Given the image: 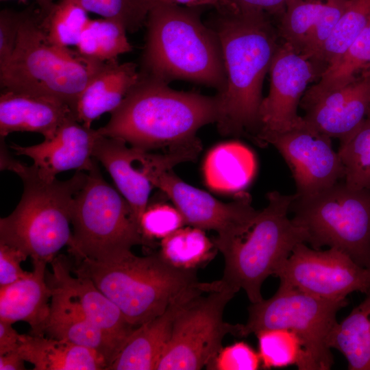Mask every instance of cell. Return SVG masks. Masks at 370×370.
I'll use <instances>...</instances> for the list:
<instances>
[{
  "mask_svg": "<svg viewBox=\"0 0 370 370\" xmlns=\"http://www.w3.org/2000/svg\"><path fill=\"white\" fill-rule=\"evenodd\" d=\"M235 10L264 12L278 17L284 11L287 0H230Z\"/></svg>",
  "mask_w": 370,
  "mask_h": 370,
  "instance_id": "41",
  "label": "cell"
},
{
  "mask_svg": "<svg viewBox=\"0 0 370 370\" xmlns=\"http://www.w3.org/2000/svg\"><path fill=\"white\" fill-rule=\"evenodd\" d=\"M369 24L370 0H348L332 34L312 62L325 70Z\"/></svg>",
  "mask_w": 370,
  "mask_h": 370,
  "instance_id": "32",
  "label": "cell"
},
{
  "mask_svg": "<svg viewBox=\"0 0 370 370\" xmlns=\"http://www.w3.org/2000/svg\"><path fill=\"white\" fill-rule=\"evenodd\" d=\"M337 152L346 184L370 190V111L354 132L340 140Z\"/></svg>",
  "mask_w": 370,
  "mask_h": 370,
  "instance_id": "33",
  "label": "cell"
},
{
  "mask_svg": "<svg viewBox=\"0 0 370 370\" xmlns=\"http://www.w3.org/2000/svg\"><path fill=\"white\" fill-rule=\"evenodd\" d=\"M290 211L312 248H337L370 269V190L340 181L311 197L295 198Z\"/></svg>",
  "mask_w": 370,
  "mask_h": 370,
  "instance_id": "9",
  "label": "cell"
},
{
  "mask_svg": "<svg viewBox=\"0 0 370 370\" xmlns=\"http://www.w3.org/2000/svg\"><path fill=\"white\" fill-rule=\"evenodd\" d=\"M96 160L73 205L69 252L75 260L108 262L147 245L131 206L104 179Z\"/></svg>",
  "mask_w": 370,
  "mask_h": 370,
  "instance_id": "8",
  "label": "cell"
},
{
  "mask_svg": "<svg viewBox=\"0 0 370 370\" xmlns=\"http://www.w3.org/2000/svg\"><path fill=\"white\" fill-rule=\"evenodd\" d=\"M160 1L184 7L201 8L204 6H212L217 12L223 13L235 11L230 0H158Z\"/></svg>",
  "mask_w": 370,
  "mask_h": 370,
  "instance_id": "43",
  "label": "cell"
},
{
  "mask_svg": "<svg viewBox=\"0 0 370 370\" xmlns=\"http://www.w3.org/2000/svg\"><path fill=\"white\" fill-rule=\"evenodd\" d=\"M27 256L18 249L0 243V287L14 282L26 275L21 266Z\"/></svg>",
  "mask_w": 370,
  "mask_h": 370,
  "instance_id": "40",
  "label": "cell"
},
{
  "mask_svg": "<svg viewBox=\"0 0 370 370\" xmlns=\"http://www.w3.org/2000/svg\"><path fill=\"white\" fill-rule=\"evenodd\" d=\"M271 18L259 11L217 12L208 25L219 38L226 77L224 90L217 93L216 123L223 136L248 134L255 140L260 131L263 82L280 44Z\"/></svg>",
  "mask_w": 370,
  "mask_h": 370,
  "instance_id": "1",
  "label": "cell"
},
{
  "mask_svg": "<svg viewBox=\"0 0 370 370\" xmlns=\"http://www.w3.org/2000/svg\"><path fill=\"white\" fill-rule=\"evenodd\" d=\"M256 162L253 153L236 141L220 143L207 154L203 167L207 186L217 192L236 193L253 180Z\"/></svg>",
  "mask_w": 370,
  "mask_h": 370,
  "instance_id": "26",
  "label": "cell"
},
{
  "mask_svg": "<svg viewBox=\"0 0 370 370\" xmlns=\"http://www.w3.org/2000/svg\"><path fill=\"white\" fill-rule=\"evenodd\" d=\"M323 1H330V0H323Z\"/></svg>",
  "mask_w": 370,
  "mask_h": 370,
  "instance_id": "46",
  "label": "cell"
},
{
  "mask_svg": "<svg viewBox=\"0 0 370 370\" xmlns=\"http://www.w3.org/2000/svg\"><path fill=\"white\" fill-rule=\"evenodd\" d=\"M323 71L287 43L280 44L269 69V92L260 104V129L255 140L260 134L287 131L304 122L298 115V106L307 86Z\"/></svg>",
  "mask_w": 370,
  "mask_h": 370,
  "instance_id": "15",
  "label": "cell"
},
{
  "mask_svg": "<svg viewBox=\"0 0 370 370\" xmlns=\"http://www.w3.org/2000/svg\"><path fill=\"white\" fill-rule=\"evenodd\" d=\"M16 174L23 193L13 212L0 220V243L18 249L32 261L51 263L71 244L74 199L87 173L76 171L66 180H47L34 164H22Z\"/></svg>",
  "mask_w": 370,
  "mask_h": 370,
  "instance_id": "6",
  "label": "cell"
},
{
  "mask_svg": "<svg viewBox=\"0 0 370 370\" xmlns=\"http://www.w3.org/2000/svg\"><path fill=\"white\" fill-rule=\"evenodd\" d=\"M261 363L258 352L249 345L241 341L222 347L207 367L217 370H256Z\"/></svg>",
  "mask_w": 370,
  "mask_h": 370,
  "instance_id": "38",
  "label": "cell"
},
{
  "mask_svg": "<svg viewBox=\"0 0 370 370\" xmlns=\"http://www.w3.org/2000/svg\"><path fill=\"white\" fill-rule=\"evenodd\" d=\"M186 224L184 219L174 206L155 204L147 206L140 220L141 232L146 239H163Z\"/></svg>",
  "mask_w": 370,
  "mask_h": 370,
  "instance_id": "37",
  "label": "cell"
},
{
  "mask_svg": "<svg viewBox=\"0 0 370 370\" xmlns=\"http://www.w3.org/2000/svg\"><path fill=\"white\" fill-rule=\"evenodd\" d=\"M140 77L138 65L106 62L92 77L77 101L75 118L87 127L106 112H112L121 103Z\"/></svg>",
  "mask_w": 370,
  "mask_h": 370,
  "instance_id": "23",
  "label": "cell"
},
{
  "mask_svg": "<svg viewBox=\"0 0 370 370\" xmlns=\"http://www.w3.org/2000/svg\"><path fill=\"white\" fill-rule=\"evenodd\" d=\"M50 264L53 284L60 288L81 314L113 342L118 352L136 328L91 280L73 276L64 256L58 255Z\"/></svg>",
  "mask_w": 370,
  "mask_h": 370,
  "instance_id": "18",
  "label": "cell"
},
{
  "mask_svg": "<svg viewBox=\"0 0 370 370\" xmlns=\"http://www.w3.org/2000/svg\"><path fill=\"white\" fill-rule=\"evenodd\" d=\"M304 122L316 131L341 140L354 132L370 111V75L301 106Z\"/></svg>",
  "mask_w": 370,
  "mask_h": 370,
  "instance_id": "19",
  "label": "cell"
},
{
  "mask_svg": "<svg viewBox=\"0 0 370 370\" xmlns=\"http://www.w3.org/2000/svg\"><path fill=\"white\" fill-rule=\"evenodd\" d=\"M12 323L0 320V355L18 350L22 334L12 327Z\"/></svg>",
  "mask_w": 370,
  "mask_h": 370,
  "instance_id": "42",
  "label": "cell"
},
{
  "mask_svg": "<svg viewBox=\"0 0 370 370\" xmlns=\"http://www.w3.org/2000/svg\"><path fill=\"white\" fill-rule=\"evenodd\" d=\"M25 360L18 350L0 355V370H23Z\"/></svg>",
  "mask_w": 370,
  "mask_h": 370,
  "instance_id": "44",
  "label": "cell"
},
{
  "mask_svg": "<svg viewBox=\"0 0 370 370\" xmlns=\"http://www.w3.org/2000/svg\"><path fill=\"white\" fill-rule=\"evenodd\" d=\"M267 205L243 222L219 233L213 242L225 261L221 280L251 303L263 299L261 287L275 275L295 247L306 243L304 231L288 216L295 195L267 194Z\"/></svg>",
  "mask_w": 370,
  "mask_h": 370,
  "instance_id": "4",
  "label": "cell"
},
{
  "mask_svg": "<svg viewBox=\"0 0 370 370\" xmlns=\"http://www.w3.org/2000/svg\"><path fill=\"white\" fill-rule=\"evenodd\" d=\"M100 135L98 130L84 126L72 116L52 138L28 147L12 143L10 148L16 155L32 159L40 175L52 180L62 171L90 170L96 160L94 147Z\"/></svg>",
  "mask_w": 370,
  "mask_h": 370,
  "instance_id": "16",
  "label": "cell"
},
{
  "mask_svg": "<svg viewBox=\"0 0 370 370\" xmlns=\"http://www.w3.org/2000/svg\"><path fill=\"white\" fill-rule=\"evenodd\" d=\"M18 351L34 370H101L108 365L93 349L44 335L22 334Z\"/></svg>",
  "mask_w": 370,
  "mask_h": 370,
  "instance_id": "24",
  "label": "cell"
},
{
  "mask_svg": "<svg viewBox=\"0 0 370 370\" xmlns=\"http://www.w3.org/2000/svg\"><path fill=\"white\" fill-rule=\"evenodd\" d=\"M75 116L64 101L49 95L1 89L0 94V136L15 132L42 134L52 138L59 127Z\"/></svg>",
  "mask_w": 370,
  "mask_h": 370,
  "instance_id": "20",
  "label": "cell"
},
{
  "mask_svg": "<svg viewBox=\"0 0 370 370\" xmlns=\"http://www.w3.org/2000/svg\"><path fill=\"white\" fill-rule=\"evenodd\" d=\"M280 283L328 299H341L355 291L370 293V269L343 251H321L297 244L277 271Z\"/></svg>",
  "mask_w": 370,
  "mask_h": 370,
  "instance_id": "12",
  "label": "cell"
},
{
  "mask_svg": "<svg viewBox=\"0 0 370 370\" xmlns=\"http://www.w3.org/2000/svg\"><path fill=\"white\" fill-rule=\"evenodd\" d=\"M214 248L204 230L190 226L181 227L162 239L160 254L176 268L195 270L213 257Z\"/></svg>",
  "mask_w": 370,
  "mask_h": 370,
  "instance_id": "31",
  "label": "cell"
},
{
  "mask_svg": "<svg viewBox=\"0 0 370 370\" xmlns=\"http://www.w3.org/2000/svg\"><path fill=\"white\" fill-rule=\"evenodd\" d=\"M214 282H199L173 301L158 316L136 327L108 364L110 370H153L171 336L181 309L197 296L209 291Z\"/></svg>",
  "mask_w": 370,
  "mask_h": 370,
  "instance_id": "17",
  "label": "cell"
},
{
  "mask_svg": "<svg viewBox=\"0 0 370 370\" xmlns=\"http://www.w3.org/2000/svg\"><path fill=\"white\" fill-rule=\"evenodd\" d=\"M88 12L121 23L127 32L134 33L146 24L156 0H78Z\"/></svg>",
  "mask_w": 370,
  "mask_h": 370,
  "instance_id": "36",
  "label": "cell"
},
{
  "mask_svg": "<svg viewBox=\"0 0 370 370\" xmlns=\"http://www.w3.org/2000/svg\"><path fill=\"white\" fill-rule=\"evenodd\" d=\"M328 7L329 1L323 0H287L278 17L279 36L301 54Z\"/></svg>",
  "mask_w": 370,
  "mask_h": 370,
  "instance_id": "30",
  "label": "cell"
},
{
  "mask_svg": "<svg viewBox=\"0 0 370 370\" xmlns=\"http://www.w3.org/2000/svg\"><path fill=\"white\" fill-rule=\"evenodd\" d=\"M370 75V24L322 73L319 82L310 86L300 106Z\"/></svg>",
  "mask_w": 370,
  "mask_h": 370,
  "instance_id": "27",
  "label": "cell"
},
{
  "mask_svg": "<svg viewBox=\"0 0 370 370\" xmlns=\"http://www.w3.org/2000/svg\"><path fill=\"white\" fill-rule=\"evenodd\" d=\"M258 354L264 369L282 368L295 365L301 370L304 346L292 330L283 328L261 330L256 332Z\"/></svg>",
  "mask_w": 370,
  "mask_h": 370,
  "instance_id": "35",
  "label": "cell"
},
{
  "mask_svg": "<svg viewBox=\"0 0 370 370\" xmlns=\"http://www.w3.org/2000/svg\"><path fill=\"white\" fill-rule=\"evenodd\" d=\"M347 304V298H320L280 282L271 298L249 306V317L243 325L241 336L267 329L292 330L304 346L301 370H328L334 363L329 336L337 323V312Z\"/></svg>",
  "mask_w": 370,
  "mask_h": 370,
  "instance_id": "10",
  "label": "cell"
},
{
  "mask_svg": "<svg viewBox=\"0 0 370 370\" xmlns=\"http://www.w3.org/2000/svg\"><path fill=\"white\" fill-rule=\"evenodd\" d=\"M89 21L78 0H59L43 16L42 25L51 42L69 47L76 46Z\"/></svg>",
  "mask_w": 370,
  "mask_h": 370,
  "instance_id": "34",
  "label": "cell"
},
{
  "mask_svg": "<svg viewBox=\"0 0 370 370\" xmlns=\"http://www.w3.org/2000/svg\"><path fill=\"white\" fill-rule=\"evenodd\" d=\"M175 165L169 155L153 153L145 163V173L153 187L173 201L186 224L219 234L243 222L257 211L251 206L248 193H239L232 201L223 203L178 177L171 170Z\"/></svg>",
  "mask_w": 370,
  "mask_h": 370,
  "instance_id": "13",
  "label": "cell"
},
{
  "mask_svg": "<svg viewBox=\"0 0 370 370\" xmlns=\"http://www.w3.org/2000/svg\"><path fill=\"white\" fill-rule=\"evenodd\" d=\"M36 2L38 5V9L43 16L50 11L55 3L53 2V0H36Z\"/></svg>",
  "mask_w": 370,
  "mask_h": 370,
  "instance_id": "45",
  "label": "cell"
},
{
  "mask_svg": "<svg viewBox=\"0 0 370 370\" xmlns=\"http://www.w3.org/2000/svg\"><path fill=\"white\" fill-rule=\"evenodd\" d=\"M200 14V8L156 0L145 24L139 72L168 84L183 80L221 92L226 77L221 45Z\"/></svg>",
  "mask_w": 370,
  "mask_h": 370,
  "instance_id": "3",
  "label": "cell"
},
{
  "mask_svg": "<svg viewBox=\"0 0 370 370\" xmlns=\"http://www.w3.org/2000/svg\"><path fill=\"white\" fill-rule=\"evenodd\" d=\"M236 292L221 280L213 288L186 304L179 312L171 338L156 370H198L208 367L228 334L241 336L243 324L223 320L226 305Z\"/></svg>",
  "mask_w": 370,
  "mask_h": 370,
  "instance_id": "11",
  "label": "cell"
},
{
  "mask_svg": "<svg viewBox=\"0 0 370 370\" xmlns=\"http://www.w3.org/2000/svg\"><path fill=\"white\" fill-rule=\"evenodd\" d=\"M145 151L129 147L121 139L101 134L93 149V157L109 173L119 192L131 206L139 225L153 187L144 170Z\"/></svg>",
  "mask_w": 370,
  "mask_h": 370,
  "instance_id": "21",
  "label": "cell"
},
{
  "mask_svg": "<svg viewBox=\"0 0 370 370\" xmlns=\"http://www.w3.org/2000/svg\"><path fill=\"white\" fill-rule=\"evenodd\" d=\"M331 139L304 121L287 131L260 134L256 141L260 145H271L279 151L292 173L296 198L304 199L344 178L343 166Z\"/></svg>",
  "mask_w": 370,
  "mask_h": 370,
  "instance_id": "14",
  "label": "cell"
},
{
  "mask_svg": "<svg viewBox=\"0 0 370 370\" xmlns=\"http://www.w3.org/2000/svg\"><path fill=\"white\" fill-rule=\"evenodd\" d=\"M42 18L39 9L21 11L13 54L0 70L1 90L56 97L66 103L75 114L79 96L106 62L93 60L51 42Z\"/></svg>",
  "mask_w": 370,
  "mask_h": 370,
  "instance_id": "5",
  "label": "cell"
},
{
  "mask_svg": "<svg viewBox=\"0 0 370 370\" xmlns=\"http://www.w3.org/2000/svg\"><path fill=\"white\" fill-rule=\"evenodd\" d=\"M33 270L18 280L0 287V320L22 321L33 335H44L53 290L45 279L47 263L32 261Z\"/></svg>",
  "mask_w": 370,
  "mask_h": 370,
  "instance_id": "22",
  "label": "cell"
},
{
  "mask_svg": "<svg viewBox=\"0 0 370 370\" xmlns=\"http://www.w3.org/2000/svg\"><path fill=\"white\" fill-rule=\"evenodd\" d=\"M329 347L341 352L349 370H370V293L335 325Z\"/></svg>",
  "mask_w": 370,
  "mask_h": 370,
  "instance_id": "28",
  "label": "cell"
},
{
  "mask_svg": "<svg viewBox=\"0 0 370 370\" xmlns=\"http://www.w3.org/2000/svg\"><path fill=\"white\" fill-rule=\"evenodd\" d=\"M127 32L116 21L105 18L90 19L76 45L77 51L101 62L118 60L119 56L133 49Z\"/></svg>",
  "mask_w": 370,
  "mask_h": 370,
  "instance_id": "29",
  "label": "cell"
},
{
  "mask_svg": "<svg viewBox=\"0 0 370 370\" xmlns=\"http://www.w3.org/2000/svg\"><path fill=\"white\" fill-rule=\"evenodd\" d=\"M75 261L74 275L91 280L135 328L162 314L199 282L195 270L176 268L160 253L138 256L131 251L112 261L86 258Z\"/></svg>",
  "mask_w": 370,
  "mask_h": 370,
  "instance_id": "7",
  "label": "cell"
},
{
  "mask_svg": "<svg viewBox=\"0 0 370 370\" xmlns=\"http://www.w3.org/2000/svg\"><path fill=\"white\" fill-rule=\"evenodd\" d=\"M21 12L3 9L0 12V70L9 62L16 45Z\"/></svg>",
  "mask_w": 370,
  "mask_h": 370,
  "instance_id": "39",
  "label": "cell"
},
{
  "mask_svg": "<svg viewBox=\"0 0 370 370\" xmlns=\"http://www.w3.org/2000/svg\"><path fill=\"white\" fill-rule=\"evenodd\" d=\"M52 287L53 293L45 334L48 337L93 349L103 355L109 364L117 352L115 345L81 314L61 288L53 284Z\"/></svg>",
  "mask_w": 370,
  "mask_h": 370,
  "instance_id": "25",
  "label": "cell"
},
{
  "mask_svg": "<svg viewBox=\"0 0 370 370\" xmlns=\"http://www.w3.org/2000/svg\"><path fill=\"white\" fill-rule=\"evenodd\" d=\"M219 112L217 95L177 90L140 73L137 83L98 131L143 151L171 149L201 143L197 131L217 123Z\"/></svg>",
  "mask_w": 370,
  "mask_h": 370,
  "instance_id": "2",
  "label": "cell"
}]
</instances>
